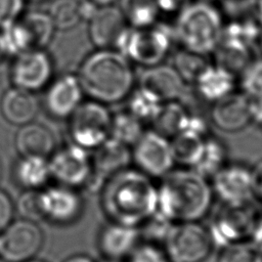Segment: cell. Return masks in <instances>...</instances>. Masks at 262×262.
Segmentation results:
<instances>
[{"label":"cell","mask_w":262,"mask_h":262,"mask_svg":"<svg viewBox=\"0 0 262 262\" xmlns=\"http://www.w3.org/2000/svg\"><path fill=\"white\" fill-rule=\"evenodd\" d=\"M160 12L167 14L179 13L189 4V0H155Z\"/></svg>","instance_id":"obj_43"},{"label":"cell","mask_w":262,"mask_h":262,"mask_svg":"<svg viewBox=\"0 0 262 262\" xmlns=\"http://www.w3.org/2000/svg\"><path fill=\"white\" fill-rule=\"evenodd\" d=\"M24 7L25 0H0V30L17 20Z\"/></svg>","instance_id":"obj_40"},{"label":"cell","mask_w":262,"mask_h":262,"mask_svg":"<svg viewBox=\"0 0 262 262\" xmlns=\"http://www.w3.org/2000/svg\"><path fill=\"white\" fill-rule=\"evenodd\" d=\"M120 9L128 26L137 29L152 26L160 14L155 0H121Z\"/></svg>","instance_id":"obj_30"},{"label":"cell","mask_w":262,"mask_h":262,"mask_svg":"<svg viewBox=\"0 0 262 262\" xmlns=\"http://www.w3.org/2000/svg\"><path fill=\"white\" fill-rule=\"evenodd\" d=\"M31 1H34V2H43V1H46V0H31Z\"/></svg>","instance_id":"obj_52"},{"label":"cell","mask_w":262,"mask_h":262,"mask_svg":"<svg viewBox=\"0 0 262 262\" xmlns=\"http://www.w3.org/2000/svg\"><path fill=\"white\" fill-rule=\"evenodd\" d=\"M258 42H259V45H260V49L262 51V28H261V31H260V34L258 36Z\"/></svg>","instance_id":"obj_49"},{"label":"cell","mask_w":262,"mask_h":262,"mask_svg":"<svg viewBox=\"0 0 262 262\" xmlns=\"http://www.w3.org/2000/svg\"><path fill=\"white\" fill-rule=\"evenodd\" d=\"M101 262H122V260H115V259H106V258H104Z\"/></svg>","instance_id":"obj_50"},{"label":"cell","mask_w":262,"mask_h":262,"mask_svg":"<svg viewBox=\"0 0 262 262\" xmlns=\"http://www.w3.org/2000/svg\"><path fill=\"white\" fill-rule=\"evenodd\" d=\"M189 113L178 100L162 103L159 113L152 120L154 130L171 138L184 130Z\"/></svg>","instance_id":"obj_29"},{"label":"cell","mask_w":262,"mask_h":262,"mask_svg":"<svg viewBox=\"0 0 262 262\" xmlns=\"http://www.w3.org/2000/svg\"><path fill=\"white\" fill-rule=\"evenodd\" d=\"M211 120L226 133L244 130L252 123V98L235 91L212 103Z\"/></svg>","instance_id":"obj_15"},{"label":"cell","mask_w":262,"mask_h":262,"mask_svg":"<svg viewBox=\"0 0 262 262\" xmlns=\"http://www.w3.org/2000/svg\"><path fill=\"white\" fill-rule=\"evenodd\" d=\"M235 81L232 73L216 63H210L193 84L200 96L213 103L233 92Z\"/></svg>","instance_id":"obj_23"},{"label":"cell","mask_w":262,"mask_h":262,"mask_svg":"<svg viewBox=\"0 0 262 262\" xmlns=\"http://www.w3.org/2000/svg\"><path fill=\"white\" fill-rule=\"evenodd\" d=\"M205 138L206 136L190 131H182L172 136L170 142L175 164L193 168L203 151Z\"/></svg>","instance_id":"obj_28"},{"label":"cell","mask_w":262,"mask_h":262,"mask_svg":"<svg viewBox=\"0 0 262 262\" xmlns=\"http://www.w3.org/2000/svg\"><path fill=\"white\" fill-rule=\"evenodd\" d=\"M243 93L252 98H262V59L252 60L241 73Z\"/></svg>","instance_id":"obj_36"},{"label":"cell","mask_w":262,"mask_h":262,"mask_svg":"<svg viewBox=\"0 0 262 262\" xmlns=\"http://www.w3.org/2000/svg\"><path fill=\"white\" fill-rule=\"evenodd\" d=\"M64 262H94V261H93V259H91L88 256L77 255V256H73V257L67 259Z\"/></svg>","instance_id":"obj_45"},{"label":"cell","mask_w":262,"mask_h":262,"mask_svg":"<svg viewBox=\"0 0 262 262\" xmlns=\"http://www.w3.org/2000/svg\"><path fill=\"white\" fill-rule=\"evenodd\" d=\"M207 55L180 47L173 55L172 67L187 83H194L201 73L209 66Z\"/></svg>","instance_id":"obj_32"},{"label":"cell","mask_w":262,"mask_h":262,"mask_svg":"<svg viewBox=\"0 0 262 262\" xmlns=\"http://www.w3.org/2000/svg\"><path fill=\"white\" fill-rule=\"evenodd\" d=\"M47 13L49 14L56 30H71L82 20L81 1L53 0Z\"/></svg>","instance_id":"obj_33"},{"label":"cell","mask_w":262,"mask_h":262,"mask_svg":"<svg viewBox=\"0 0 262 262\" xmlns=\"http://www.w3.org/2000/svg\"><path fill=\"white\" fill-rule=\"evenodd\" d=\"M4 56H5V52L3 50V47H2V44H1V40H0V62L4 58Z\"/></svg>","instance_id":"obj_48"},{"label":"cell","mask_w":262,"mask_h":262,"mask_svg":"<svg viewBox=\"0 0 262 262\" xmlns=\"http://www.w3.org/2000/svg\"><path fill=\"white\" fill-rule=\"evenodd\" d=\"M127 26L120 7L114 4L97 6L88 19V37L97 49H113Z\"/></svg>","instance_id":"obj_18"},{"label":"cell","mask_w":262,"mask_h":262,"mask_svg":"<svg viewBox=\"0 0 262 262\" xmlns=\"http://www.w3.org/2000/svg\"><path fill=\"white\" fill-rule=\"evenodd\" d=\"M161 105L160 101L138 87L128 95L127 110L142 123H151L159 113Z\"/></svg>","instance_id":"obj_34"},{"label":"cell","mask_w":262,"mask_h":262,"mask_svg":"<svg viewBox=\"0 0 262 262\" xmlns=\"http://www.w3.org/2000/svg\"><path fill=\"white\" fill-rule=\"evenodd\" d=\"M250 46L237 40L221 38L219 45L213 52L215 53L214 63L229 71L234 76L241 74L252 61Z\"/></svg>","instance_id":"obj_24"},{"label":"cell","mask_w":262,"mask_h":262,"mask_svg":"<svg viewBox=\"0 0 262 262\" xmlns=\"http://www.w3.org/2000/svg\"><path fill=\"white\" fill-rule=\"evenodd\" d=\"M25 262H43V261H40V260H34V259H30L28 261H25Z\"/></svg>","instance_id":"obj_51"},{"label":"cell","mask_w":262,"mask_h":262,"mask_svg":"<svg viewBox=\"0 0 262 262\" xmlns=\"http://www.w3.org/2000/svg\"><path fill=\"white\" fill-rule=\"evenodd\" d=\"M217 262H261V255L249 242L235 243L222 247Z\"/></svg>","instance_id":"obj_37"},{"label":"cell","mask_w":262,"mask_h":262,"mask_svg":"<svg viewBox=\"0 0 262 262\" xmlns=\"http://www.w3.org/2000/svg\"><path fill=\"white\" fill-rule=\"evenodd\" d=\"M14 209H16L24 219L30 221L43 219L40 204V191L37 189H27L18 196Z\"/></svg>","instance_id":"obj_38"},{"label":"cell","mask_w":262,"mask_h":262,"mask_svg":"<svg viewBox=\"0 0 262 262\" xmlns=\"http://www.w3.org/2000/svg\"><path fill=\"white\" fill-rule=\"evenodd\" d=\"M252 169V188L253 200L262 203V159H260Z\"/></svg>","instance_id":"obj_42"},{"label":"cell","mask_w":262,"mask_h":262,"mask_svg":"<svg viewBox=\"0 0 262 262\" xmlns=\"http://www.w3.org/2000/svg\"><path fill=\"white\" fill-rule=\"evenodd\" d=\"M83 94L77 75L64 74L49 84L44 96V106L52 118L69 119L82 102Z\"/></svg>","instance_id":"obj_17"},{"label":"cell","mask_w":262,"mask_h":262,"mask_svg":"<svg viewBox=\"0 0 262 262\" xmlns=\"http://www.w3.org/2000/svg\"><path fill=\"white\" fill-rule=\"evenodd\" d=\"M131 163L151 179H161L175 166L170 138L154 129L144 130L131 146Z\"/></svg>","instance_id":"obj_8"},{"label":"cell","mask_w":262,"mask_h":262,"mask_svg":"<svg viewBox=\"0 0 262 262\" xmlns=\"http://www.w3.org/2000/svg\"><path fill=\"white\" fill-rule=\"evenodd\" d=\"M14 205L9 195L0 190V232H2L12 220Z\"/></svg>","instance_id":"obj_41"},{"label":"cell","mask_w":262,"mask_h":262,"mask_svg":"<svg viewBox=\"0 0 262 262\" xmlns=\"http://www.w3.org/2000/svg\"><path fill=\"white\" fill-rule=\"evenodd\" d=\"M143 132V123L128 110L112 114L110 137L131 147Z\"/></svg>","instance_id":"obj_31"},{"label":"cell","mask_w":262,"mask_h":262,"mask_svg":"<svg viewBox=\"0 0 262 262\" xmlns=\"http://www.w3.org/2000/svg\"><path fill=\"white\" fill-rule=\"evenodd\" d=\"M100 202L108 221L139 228L157 212L158 186L136 168L127 167L103 182Z\"/></svg>","instance_id":"obj_1"},{"label":"cell","mask_w":262,"mask_h":262,"mask_svg":"<svg viewBox=\"0 0 262 262\" xmlns=\"http://www.w3.org/2000/svg\"><path fill=\"white\" fill-rule=\"evenodd\" d=\"M214 196L223 205L239 206L253 200L251 166L228 162L210 179Z\"/></svg>","instance_id":"obj_10"},{"label":"cell","mask_w":262,"mask_h":262,"mask_svg":"<svg viewBox=\"0 0 262 262\" xmlns=\"http://www.w3.org/2000/svg\"><path fill=\"white\" fill-rule=\"evenodd\" d=\"M42 244V231L34 221L16 220L0 232V258L6 262L28 261L39 252Z\"/></svg>","instance_id":"obj_11"},{"label":"cell","mask_w":262,"mask_h":262,"mask_svg":"<svg viewBox=\"0 0 262 262\" xmlns=\"http://www.w3.org/2000/svg\"><path fill=\"white\" fill-rule=\"evenodd\" d=\"M157 186V213L171 223L201 221L211 211L214 193L210 180L191 168H173Z\"/></svg>","instance_id":"obj_2"},{"label":"cell","mask_w":262,"mask_h":262,"mask_svg":"<svg viewBox=\"0 0 262 262\" xmlns=\"http://www.w3.org/2000/svg\"><path fill=\"white\" fill-rule=\"evenodd\" d=\"M162 247L169 262H205L215 245L206 226L190 221L172 223Z\"/></svg>","instance_id":"obj_6"},{"label":"cell","mask_w":262,"mask_h":262,"mask_svg":"<svg viewBox=\"0 0 262 262\" xmlns=\"http://www.w3.org/2000/svg\"><path fill=\"white\" fill-rule=\"evenodd\" d=\"M259 218L249 204L226 206L216 215L209 229L215 246L225 247L235 243L249 242Z\"/></svg>","instance_id":"obj_9"},{"label":"cell","mask_w":262,"mask_h":262,"mask_svg":"<svg viewBox=\"0 0 262 262\" xmlns=\"http://www.w3.org/2000/svg\"><path fill=\"white\" fill-rule=\"evenodd\" d=\"M223 27L218 8L208 1L200 0L189 3L178 13L173 33L180 47L209 55L219 45Z\"/></svg>","instance_id":"obj_4"},{"label":"cell","mask_w":262,"mask_h":262,"mask_svg":"<svg viewBox=\"0 0 262 262\" xmlns=\"http://www.w3.org/2000/svg\"><path fill=\"white\" fill-rule=\"evenodd\" d=\"M14 145L21 157L47 158L54 150L55 138L47 127L31 122L17 130Z\"/></svg>","instance_id":"obj_21"},{"label":"cell","mask_w":262,"mask_h":262,"mask_svg":"<svg viewBox=\"0 0 262 262\" xmlns=\"http://www.w3.org/2000/svg\"><path fill=\"white\" fill-rule=\"evenodd\" d=\"M43 218L58 224H68L82 213L83 201L75 188L60 185L50 186L40 191Z\"/></svg>","instance_id":"obj_16"},{"label":"cell","mask_w":262,"mask_h":262,"mask_svg":"<svg viewBox=\"0 0 262 262\" xmlns=\"http://www.w3.org/2000/svg\"><path fill=\"white\" fill-rule=\"evenodd\" d=\"M249 243L260 255H262V219H259L255 225Z\"/></svg>","instance_id":"obj_44"},{"label":"cell","mask_w":262,"mask_h":262,"mask_svg":"<svg viewBox=\"0 0 262 262\" xmlns=\"http://www.w3.org/2000/svg\"><path fill=\"white\" fill-rule=\"evenodd\" d=\"M48 164L51 177L72 188L87 184L93 175L92 159L88 150L75 143L53 152Z\"/></svg>","instance_id":"obj_12"},{"label":"cell","mask_w":262,"mask_h":262,"mask_svg":"<svg viewBox=\"0 0 262 262\" xmlns=\"http://www.w3.org/2000/svg\"><path fill=\"white\" fill-rule=\"evenodd\" d=\"M95 150L96 155L92 160L93 173L97 171L98 179L102 184L113 174L130 167L131 147L112 137H108Z\"/></svg>","instance_id":"obj_22"},{"label":"cell","mask_w":262,"mask_h":262,"mask_svg":"<svg viewBox=\"0 0 262 262\" xmlns=\"http://www.w3.org/2000/svg\"><path fill=\"white\" fill-rule=\"evenodd\" d=\"M255 9H256L257 18L262 24V0L255 1Z\"/></svg>","instance_id":"obj_46"},{"label":"cell","mask_w":262,"mask_h":262,"mask_svg":"<svg viewBox=\"0 0 262 262\" xmlns=\"http://www.w3.org/2000/svg\"><path fill=\"white\" fill-rule=\"evenodd\" d=\"M228 163V148L226 143L216 137L207 135L204 141L203 151L193 169L207 179Z\"/></svg>","instance_id":"obj_26"},{"label":"cell","mask_w":262,"mask_h":262,"mask_svg":"<svg viewBox=\"0 0 262 262\" xmlns=\"http://www.w3.org/2000/svg\"><path fill=\"white\" fill-rule=\"evenodd\" d=\"M0 40L5 55L14 57L17 54L31 49L29 38L18 19L1 29Z\"/></svg>","instance_id":"obj_35"},{"label":"cell","mask_w":262,"mask_h":262,"mask_svg":"<svg viewBox=\"0 0 262 262\" xmlns=\"http://www.w3.org/2000/svg\"><path fill=\"white\" fill-rule=\"evenodd\" d=\"M203 1H208V2H210V1H212V0H203Z\"/></svg>","instance_id":"obj_54"},{"label":"cell","mask_w":262,"mask_h":262,"mask_svg":"<svg viewBox=\"0 0 262 262\" xmlns=\"http://www.w3.org/2000/svg\"><path fill=\"white\" fill-rule=\"evenodd\" d=\"M52 74V60L44 49H29L15 55L10 67V81L13 86L30 92L47 86Z\"/></svg>","instance_id":"obj_13"},{"label":"cell","mask_w":262,"mask_h":262,"mask_svg":"<svg viewBox=\"0 0 262 262\" xmlns=\"http://www.w3.org/2000/svg\"><path fill=\"white\" fill-rule=\"evenodd\" d=\"M92 3H94L97 6H105V5H111L114 4L116 0H89Z\"/></svg>","instance_id":"obj_47"},{"label":"cell","mask_w":262,"mask_h":262,"mask_svg":"<svg viewBox=\"0 0 262 262\" xmlns=\"http://www.w3.org/2000/svg\"><path fill=\"white\" fill-rule=\"evenodd\" d=\"M1 174H2V167H1V163H0V178H1Z\"/></svg>","instance_id":"obj_53"},{"label":"cell","mask_w":262,"mask_h":262,"mask_svg":"<svg viewBox=\"0 0 262 262\" xmlns=\"http://www.w3.org/2000/svg\"><path fill=\"white\" fill-rule=\"evenodd\" d=\"M127 259L128 262H169L163 247L149 242H140Z\"/></svg>","instance_id":"obj_39"},{"label":"cell","mask_w":262,"mask_h":262,"mask_svg":"<svg viewBox=\"0 0 262 262\" xmlns=\"http://www.w3.org/2000/svg\"><path fill=\"white\" fill-rule=\"evenodd\" d=\"M138 88L165 103L179 100L185 93L186 83L172 64L162 62L145 68L139 75Z\"/></svg>","instance_id":"obj_14"},{"label":"cell","mask_w":262,"mask_h":262,"mask_svg":"<svg viewBox=\"0 0 262 262\" xmlns=\"http://www.w3.org/2000/svg\"><path fill=\"white\" fill-rule=\"evenodd\" d=\"M14 175L16 181L27 189H38L51 177L48 161L41 157H21L15 165Z\"/></svg>","instance_id":"obj_27"},{"label":"cell","mask_w":262,"mask_h":262,"mask_svg":"<svg viewBox=\"0 0 262 262\" xmlns=\"http://www.w3.org/2000/svg\"><path fill=\"white\" fill-rule=\"evenodd\" d=\"M0 111L8 123L23 126L33 122L36 118L39 112V101L34 92L13 86L3 93Z\"/></svg>","instance_id":"obj_20"},{"label":"cell","mask_w":262,"mask_h":262,"mask_svg":"<svg viewBox=\"0 0 262 262\" xmlns=\"http://www.w3.org/2000/svg\"><path fill=\"white\" fill-rule=\"evenodd\" d=\"M173 39V30L165 25L156 23L140 29L127 26L113 49L122 53L131 62L148 68L164 61L171 50Z\"/></svg>","instance_id":"obj_5"},{"label":"cell","mask_w":262,"mask_h":262,"mask_svg":"<svg viewBox=\"0 0 262 262\" xmlns=\"http://www.w3.org/2000/svg\"><path fill=\"white\" fill-rule=\"evenodd\" d=\"M30 42L31 49H44L53 38L55 27L48 13L30 11L18 18Z\"/></svg>","instance_id":"obj_25"},{"label":"cell","mask_w":262,"mask_h":262,"mask_svg":"<svg viewBox=\"0 0 262 262\" xmlns=\"http://www.w3.org/2000/svg\"><path fill=\"white\" fill-rule=\"evenodd\" d=\"M77 77L83 92L103 104L124 100L135 84L132 62L112 48L88 54L81 62Z\"/></svg>","instance_id":"obj_3"},{"label":"cell","mask_w":262,"mask_h":262,"mask_svg":"<svg viewBox=\"0 0 262 262\" xmlns=\"http://www.w3.org/2000/svg\"><path fill=\"white\" fill-rule=\"evenodd\" d=\"M141 242L138 227L108 221L98 234V249L106 259L123 260L128 258Z\"/></svg>","instance_id":"obj_19"},{"label":"cell","mask_w":262,"mask_h":262,"mask_svg":"<svg viewBox=\"0 0 262 262\" xmlns=\"http://www.w3.org/2000/svg\"><path fill=\"white\" fill-rule=\"evenodd\" d=\"M69 119L73 143L87 150L96 149L110 137L112 114L106 104L92 99L82 101Z\"/></svg>","instance_id":"obj_7"}]
</instances>
